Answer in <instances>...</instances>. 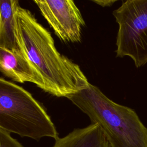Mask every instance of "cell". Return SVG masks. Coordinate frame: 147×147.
<instances>
[{"instance_id": "1", "label": "cell", "mask_w": 147, "mask_h": 147, "mask_svg": "<svg viewBox=\"0 0 147 147\" xmlns=\"http://www.w3.org/2000/svg\"><path fill=\"white\" fill-rule=\"evenodd\" d=\"M14 20L20 45L40 78L41 89L68 98L89 85L79 65L57 51L51 33L30 11L18 5Z\"/></svg>"}, {"instance_id": "2", "label": "cell", "mask_w": 147, "mask_h": 147, "mask_svg": "<svg viewBox=\"0 0 147 147\" xmlns=\"http://www.w3.org/2000/svg\"><path fill=\"white\" fill-rule=\"evenodd\" d=\"M67 99L101 128L111 147H147V128L131 109L118 104L90 83Z\"/></svg>"}, {"instance_id": "3", "label": "cell", "mask_w": 147, "mask_h": 147, "mask_svg": "<svg viewBox=\"0 0 147 147\" xmlns=\"http://www.w3.org/2000/svg\"><path fill=\"white\" fill-rule=\"evenodd\" d=\"M0 129L39 141L59 137L45 108L22 87L0 79Z\"/></svg>"}, {"instance_id": "4", "label": "cell", "mask_w": 147, "mask_h": 147, "mask_svg": "<svg viewBox=\"0 0 147 147\" xmlns=\"http://www.w3.org/2000/svg\"><path fill=\"white\" fill-rule=\"evenodd\" d=\"M118 30L117 57L129 56L136 67L147 63V0H127L113 12Z\"/></svg>"}, {"instance_id": "5", "label": "cell", "mask_w": 147, "mask_h": 147, "mask_svg": "<svg viewBox=\"0 0 147 147\" xmlns=\"http://www.w3.org/2000/svg\"><path fill=\"white\" fill-rule=\"evenodd\" d=\"M41 14L56 35L63 42L81 41L85 22L82 14L71 0H34Z\"/></svg>"}, {"instance_id": "6", "label": "cell", "mask_w": 147, "mask_h": 147, "mask_svg": "<svg viewBox=\"0 0 147 147\" xmlns=\"http://www.w3.org/2000/svg\"><path fill=\"white\" fill-rule=\"evenodd\" d=\"M0 71L14 82H30L41 88V82L37 72L23 54L0 48Z\"/></svg>"}, {"instance_id": "7", "label": "cell", "mask_w": 147, "mask_h": 147, "mask_svg": "<svg viewBox=\"0 0 147 147\" xmlns=\"http://www.w3.org/2000/svg\"><path fill=\"white\" fill-rule=\"evenodd\" d=\"M52 147H111L101 128L91 123L75 128L63 137H59Z\"/></svg>"}, {"instance_id": "8", "label": "cell", "mask_w": 147, "mask_h": 147, "mask_svg": "<svg viewBox=\"0 0 147 147\" xmlns=\"http://www.w3.org/2000/svg\"><path fill=\"white\" fill-rule=\"evenodd\" d=\"M18 5L17 0L0 1V48L24 55L17 38L14 20Z\"/></svg>"}, {"instance_id": "9", "label": "cell", "mask_w": 147, "mask_h": 147, "mask_svg": "<svg viewBox=\"0 0 147 147\" xmlns=\"http://www.w3.org/2000/svg\"><path fill=\"white\" fill-rule=\"evenodd\" d=\"M0 147H25L11 134L0 129Z\"/></svg>"}, {"instance_id": "10", "label": "cell", "mask_w": 147, "mask_h": 147, "mask_svg": "<svg viewBox=\"0 0 147 147\" xmlns=\"http://www.w3.org/2000/svg\"><path fill=\"white\" fill-rule=\"evenodd\" d=\"M93 2L96 3L97 5L101 6L102 7H108L111 6L115 3L117 1L114 0H92Z\"/></svg>"}]
</instances>
